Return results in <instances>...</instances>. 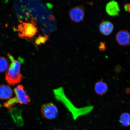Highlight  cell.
Instances as JSON below:
<instances>
[{
    "label": "cell",
    "instance_id": "6da1fadb",
    "mask_svg": "<svg viewBox=\"0 0 130 130\" xmlns=\"http://www.w3.org/2000/svg\"><path fill=\"white\" fill-rule=\"evenodd\" d=\"M7 56L11 63L6 73V80L9 85L14 86L20 83L23 77L21 73V64L10 54L8 53Z\"/></svg>",
    "mask_w": 130,
    "mask_h": 130
},
{
    "label": "cell",
    "instance_id": "7a4b0ae2",
    "mask_svg": "<svg viewBox=\"0 0 130 130\" xmlns=\"http://www.w3.org/2000/svg\"><path fill=\"white\" fill-rule=\"evenodd\" d=\"M19 22L20 24L18 26L17 29L19 37L31 41L37 32L38 29L35 19L32 17L26 22H23L22 21Z\"/></svg>",
    "mask_w": 130,
    "mask_h": 130
},
{
    "label": "cell",
    "instance_id": "3957f363",
    "mask_svg": "<svg viewBox=\"0 0 130 130\" xmlns=\"http://www.w3.org/2000/svg\"><path fill=\"white\" fill-rule=\"evenodd\" d=\"M41 112L44 118L49 120L56 118L58 113V109L56 106L51 102L42 105Z\"/></svg>",
    "mask_w": 130,
    "mask_h": 130
},
{
    "label": "cell",
    "instance_id": "277c9868",
    "mask_svg": "<svg viewBox=\"0 0 130 130\" xmlns=\"http://www.w3.org/2000/svg\"><path fill=\"white\" fill-rule=\"evenodd\" d=\"M18 103L21 105H27L31 102L30 97L27 95L23 86L19 85L14 90Z\"/></svg>",
    "mask_w": 130,
    "mask_h": 130
},
{
    "label": "cell",
    "instance_id": "5b68a950",
    "mask_svg": "<svg viewBox=\"0 0 130 130\" xmlns=\"http://www.w3.org/2000/svg\"><path fill=\"white\" fill-rule=\"evenodd\" d=\"M69 15L73 22L76 23L80 22L84 20L85 16L84 8L81 6H76L70 10Z\"/></svg>",
    "mask_w": 130,
    "mask_h": 130
},
{
    "label": "cell",
    "instance_id": "8992f818",
    "mask_svg": "<svg viewBox=\"0 0 130 130\" xmlns=\"http://www.w3.org/2000/svg\"><path fill=\"white\" fill-rule=\"evenodd\" d=\"M116 40L118 44L122 46H126L130 44V32L126 30L120 31L116 34Z\"/></svg>",
    "mask_w": 130,
    "mask_h": 130
},
{
    "label": "cell",
    "instance_id": "52a82bcc",
    "mask_svg": "<svg viewBox=\"0 0 130 130\" xmlns=\"http://www.w3.org/2000/svg\"><path fill=\"white\" fill-rule=\"evenodd\" d=\"M106 11L110 16H118L119 15L120 9L118 2L115 1L109 2L106 6Z\"/></svg>",
    "mask_w": 130,
    "mask_h": 130
},
{
    "label": "cell",
    "instance_id": "ba28073f",
    "mask_svg": "<svg viewBox=\"0 0 130 130\" xmlns=\"http://www.w3.org/2000/svg\"><path fill=\"white\" fill-rule=\"evenodd\" d=\"M114 29V25L111 22L108 21L102 22L100 24L99 30L102 35L108 36L113 32Z\"/></svg>",
    "mask_w": 130,
    "mask_h": 130
},
{
    "label": "cell",
    "instance_id": "9c48e42d",
    "mask_svg": "<svg viewBox=\"0 0 130 130\" xmlns=\"http://www.w3.org/2000/svg\"><path fill=\"white\" fill-rule=\"evenodd\" d=\"M13 95L11 87L5 84L0 85V99L6 100L11 98Z\"/></svg>",
    "mask_w": 130,
    "mask_h": 130
},
{
    "label": "cell",
    "instance_id": "30bf717a",
    "mask_svg": "<svg viewBox=\"0 0 130 130\" xmlns=\"http://www.w3.org/2000/svg\"><path fill=\"white\" fill-rule=\"evenodd\" d=\"M95 90L97 94L102 95L108 90V87L105 82L100 81L97 82L95 86Z\"/></svg>",
    "mask_w": 130,
    "mask_h": 130
},
{
    "label": "cell",
    "instance_id": "8fae6325",
    "mask_svg": "<svg viewBox=\"0 0 130 130\" xmlns=\"http://www.w3.org/2000/svg\"><path fill=\"white\" fill-rule=\"evenodd\" d=\"M9 66V62L4 57H0V72L4 73L8 70Z\"/></svg>",
    "mask_w": 130,
    "mask_h": 130
},
{
    "label": "cell",
    "instance_id": "7c38bea8",
    "mask_svg": "<svg viewBox=\"0 0 130 130\" xmlns=\"http://www.w3.org/2000/svg\"><path fill=\"white\" fill-rule=\"evenodd\" d=\"M120 121L123 126H128L130 125V115L127 113H123L121 115Z\"/></svg>",
    "mask_w": 130,
    "mask_h": 130
},
{
    "label": "cell",
    "instance_id": "4fadbf2b",
    "mask_svg": "<svg viewBox=\"0 0 130 130\" xmlns=\"http://www.w3.org/2000/svg\"><path fill=\"white\" fill-rule=\"evenodd\" d=\"M18 103L17 99L15 97H14L10 99L7 102H5L4 105L5 107L11 112L12 110V107L14 106L15 104Z\"/></svg>",
    "mask_w": 130,
    "mask_h": 130
},
{
    "label": "cell",
    "instance_id": "5bb4252c",
    "mask_svg": "<svg viewBox=\"0 0 130 130\" xmlns=\"http://www.w3.org/2000/svg\"><path fill=\"white\" fill-rule=\"evenodd\" d=\"M37 38L41 44H45L47 41H48L49 39V36L48 35L42 36L39 35Z\"/></svg>",
    "mask_w": 130,
    "mask_h": 130
},
{
    "label": "cell",
    "instance_id": "9a60e30c",
    "mask_svg": "<svg viewBox=\"0 0 130 130\" xmlns=\"http://www.w3.org/2000/svg\"><path fill=\"white\" fill-rule=\"evenodd\" d=\"M99 49L100 51H104L106 50L105 43L104 42H101L99 44Z\"/></svg>",
    "mask_w": 130,
    "mask_h": 130
},
{
    "label": "cell",
    "instance_id": "2e32d148",
    "mask_svg": "<svg viewBox=\"0 0 130 130\" xmlns=\"http://www.w3.org/2000/svg\"><path fill=\"white\" fill-rule=\"evenodd\" d=\"M130 8V4H127L125 5L124 6V9L125 11L126 12H129V8Z\"/></svg>",
    "mask_w": 130,
    "mask_h": 130
},
{
    "label": "cell",
    "instance_id": "e0dca14e",
    "mask_svg": "<svg viewBox=\"0 0 130 130\" xmlns=\"http://www.w3.org/2000/svg\"><path fill=\"white\" fill-rule=\"evenodd\" d=\"M55 130H61L60 129H55Z\"/></svg>",
    "mask_w": 130,
    "mask_h": 130
},
{
    "label": "cell",
    "instance_id": "ac0fdd59",
    "mask_svg": "<svg viewBox=\"0 0 130 130\" xmlns=\"http://www.w3.org/2000/svg\"><path fill=\"white\" fill-rule=\"evenodd\" d=\"M129 12H130V8H129Z\"/></svg>",
    "mask_w": 130,
    "mask_h": 130
}]
</instances>
